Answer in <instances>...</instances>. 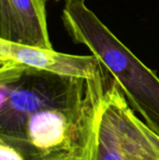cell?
<instances>
[{"label": "cell", "instance_id": "6da1fadb", "mask_svg": "<svg viewBox=\"0 0 159 160\" xmlns=\"http://www.w3.org/2000/svg\"><path fill=\"white\" fill-rule=\"evenodd\" d=\"M64 25L74 42L82 44L118 83L127 101L159 136V78L101 21L84 1L67 2Z\"/></svg>", "mask_w": 159, "mask_h": 160}, {"label": "cell", "instance_id": "7a4b0ae2", "mask_svg": "<svg viewBox=\"0 0 159 160\" xmlns=\"http://www.w3.org/2000/svg\"><path fill=\"white\" fill-rule=\"evenodd\" d=\"M80 160H159V136L140 119L106 70L90 103Z\"/></svg>", "mask_w": 159, "mask_h": 160}, {"label": "cell", "instance_id": "3957f363", "mask_svg": "<svg viewBox=\"0 0 159 160\" xmlns=\"http://www.w3.org/2000/svg\"><path fill=\"white\" fill-rule=\"evenodd\" d=\"M8 62L63 76L97 79L104 70L94 55H73L0 39V66Z\"/></svg>", "mask_w": 159, "mask_h": 160}, {"label": "cell", "instance_id": "277c9868", "mask_svg": "<svg viewBox=\"0 0 159 160\" xmlns=\"http://www.w3.org/2000/svg\"><path fill=\"white\" fill-rule=\"evenodd\" d=\"M47 0H0V39L52 50Z\"/></svg>", "mask_w": 159, "mask_h": 160}, {"label": "cell", "instance_id": "5b68a950", "mask_svg": "<svg viewBox=\"0 0 159 160\" xmlns=\"http://www.w3.org/2000/svg\"><path fill=\"white\" fill-rule=\"evenodd\" d=\"M0 160H25L23 153L0 139Z\"/></svg>", "mask_w": 159, "mask_h": 160}, {"label": "cell", "instance_id": "8992f818", "mask_svg": "<svg viewBox=\"0 0 159 160\" xmlns=\"http://www.w3.org/2000/svg\"><path fill=\"white\" fill-rule=\"evenodd\" d=\"M42 160H78L75 157L72 156H68V155H59V156H54V157H51Z\"/></svg>", "mask_w": 159, "mask_h": 160}, {"label": "cell", "instance_id": "52a82bcc", "mask_svg": "<svg viewBox=\"0 0 159 160\" xmlns=\"http://www.w3.org/2000/svg\"><path fill=\"white\" fill-rule=\"evenodd\" d=\"M56 1H61V0H56ZM62 1H65V2L67 3V2H69V1H74V0H62ZM77 1H84V0H77Z\"/></svg>", "mask_w": 159, "mask_h": 160}]
</instances>
